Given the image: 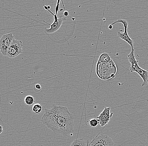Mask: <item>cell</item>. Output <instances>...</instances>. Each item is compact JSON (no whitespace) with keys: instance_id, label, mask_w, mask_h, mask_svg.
I'll return each instance as SVG.
<instances>
[{"instance_id":"obj_1","label":"cell","mask_w":148,"mask_h":146,"mask_svg":"<svg viewBox=\"0 0 148 146\" xmlns=\"http://www.w3.org/2000/svg\"><path fill=\"white\" fill-rule=\"evenodd\" d=\"M75 119L67 107L53 105L50 109H45L41 121L54 133L66 137L74 132Z\"/></svg>"},{"instance_id":"obj_2","label":"cell","mask_w":148,"mask_h":146,"mask_svg":"<svg viewBox=\"0 0 148 146\" xmlns=\"http://www.w3.org/2000/svg\"><path fill=\"white\" fill-rule=\"evenodd\" d=\"M49 11L53 14L49 10ZM53 15V23L51 25L47 23L49 25L50 28H45L44 32L53 42L60 44L64 43L73 35L76 25L75 18H72L70 16L59 17L58 14Z\"/></svg>"},{"instance_id":"obj_3","label":"cell","mask_w":148,"mask_h":146,"mask_svg":"<svg viewBox=\"0 0 148 146\" xmlns=\"http://www.w3.org/2000/svg\"><path fill=\"white\" fill-rule=\"evenodd\" d=\"M117 73L116 64L110 56L106 53L100 55L96 66V74L103 80L114 78Z\"/></svg>"},{"instance_id":"obj_4","label":"cell","mask_w":148,"mask_h":146,"mask_svg":"<svg viewBox=\"0 0 148 146\" xmlns=\"http://www.w3.org/2000/svg\"><path fill=\"white\" fill-rule=\"evenodd\" d=\"M114 142L111 137L100 132L89 144L88 146H114Z\"/></svg>"},{"instance_id":"obj_5","label":"cell","mask_w":148,"mask_h":146,"mask_svg":"<svg viewBox=\"0 0 148 146\" xmlns=\"http://www.w3.org/2000/svg\"><path fill=\"white\" fill-rule=\"evenodd\" d=\"M121 23L123 25L124 28V32L123 33L121 32V30L118 31L117 33V36L118 37L123 40L129 44L130 46L131 47L132 49H134V42L133 40L130 37L128 33H127V28H128V23L126 20L124 19H119L116 21L111 24L112 25H113L114 24Z\"/></svg>"},{"instance_id":"obj_6","label":"cell","mask_w":148,"mask_h":146,"mask_svg":"<svg viewBox=\"0 0 148 146\" xmlns=\"http://www.w3.org/2000/svg\"><path fill=\"white\" fill-rule=\"evenodd\" d=\"M23 52V42L14 38L8 49L7 56L10 58H14Z\"/></svg>"},{"instance_id":"obj_7","label":"cell","mask_w":148,"mask_h":146,"mask_svg":"<svg viewBox=\"0 0 148 146\" xmlns=\"http://www.w3.org/2000/svg\"><path fill=\"white\" fill-rule=\"evenodd\" d=\"M14 39V36L12 33L5 34L2 36L0 40V51L3 56H7L8 49Z\"/></svg>"},{"instance_id":"obj_8","label":"cell","mask_w":148,"mask_h":146,"mask_svg":"<svg viewBox=\"0 0 148 146\" xmlns=\"http://www.w3.org/2000/svg\"><path fill=\"white\" fill-rule=\"evenodd\" d=\"M110 108H105L100 114L97 118L99 121V124L103 127L110 122L111 117L112 116L113 113H111Z\"/></svg>"},{"instance_id":"obj_9","label":"cell","mask_w":148,"mask_h":146,"mask_svg":"<svg viewBox=\"0 0 148 146\" xmlns=\"http://www.w3.org/2000/svg\"><path fill=\"white\" fill-rule=\"evenodd\" d=\"M130 71L131 73L136 72L140 77L143 80L141 86H144L148 84V70L142 69L140 67L138 64L134 66H130Z\"/></svg>"},{"instance_id":"obj_10","label":"cell","mask_w":148,"mask_h":146,"mask_svg":"<svg viewBox=\"0 0 148 146\" xmlns=\"http://www.w3.org/2000/svg\"><path fill=\"white\" fill-rule=\"evenodd\" d=\"M88 141H85L83 138H76L70 146H88Z\"/></svg>"},{"instance_id":"obj_11","label":"cell","mask_w":148,"mask_h":146,"mask_svg":"<svg viewBox=\"0 0 148 146\" xmlns=\"http://www.w3.org/2000/svg\"><path fill=\"white\" fill-rule=\"evenodd\" d=\"M25 104L27 106H32L35 103V99L33 96L27 95L24 99Z\"/></svg>"},{"instance_id":"obj_12","label":"cell","mask_w":148,"mask_h":146,"mask_svg":"<svg viewBox=\"0 0 148 146\" xmlns=\"http://www.w3.org/2000/svg\"><path fill=\"white\" fill-rule=\"evenodd\" d=\"M32 111L34 113L39 114L41 113L42 110V108L41 104H34L32 106Z\"/></svg>"},{"instance_id":"obj_13","label":"cell","mask_w":148,"mask_h":146,"mask_svg":"<svg viewBox=\"0 0 148 146\" xmlns=\"http://www.w3.org/2000/svg\"><path fill=\"white\" fill-rule=\"evenodd\" d=\"M90 125L91 127H97L99 124V121L97 118H92L89 121Z\"/></svg>"},{"instance_id":"obj_14","label":"cell","mask_w":148,"mask_h":146,"mask_svg":"<svg viewBox=\"0 0 148 146\" xmlns=\"http://www.w3.org/2000/svg\"><path fill=\"white\" fill-rule=\"evenodd\" d=\"M34 90L36 92H39L41 91L42 87L41 85L39 84H37L34 88Z\"/></svg>"},{"instance_id":"obj_15","label":"cell","mask_w":148,"mask_h":146,"mask_svg":"<svg viewBox=\"0 0 148 146\" xmlns=\"http://www.w3.org/2000/svg\"><path fill=\"white\" fill-rule=\"evenodd\" d=\"M63 15L65 17H69V13L67 11H64L63 13Z\"/></svg>"},{"instance_id":"obj_16","label":"cell","mask_w":148,"mask_h":146,"mask_svg":"<svg viewBox=\"0 0 148 146\" xmlns=\"http://www.w3.org/2000/svg\"><path fill=\"white\" fill-rule=\"evenodd\" d=\"M0 129H1V132H0V134H1L3 132V127L2 125H1V126H0Z\"/></svg>"},{"instance_id":"obj_17","label":"cell","mask_w":148,"mask_h":146,"mask_svg":"<svg viewBox=\"0 0 148 146\" xmlns=\"http://www.w3.org/2000/svg\"><path fill=\"white\" fill-rule=\"evenodd\" d=\"M112 25H110L109 26V27H108V28H109V29H112Z\"/></svg>"}]
</instances>
